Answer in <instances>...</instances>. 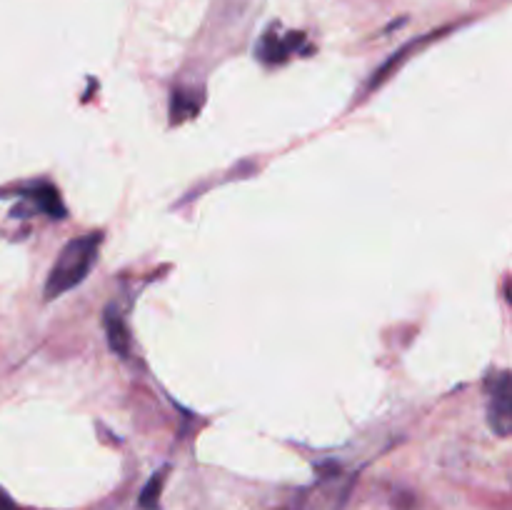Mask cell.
Here are the masks:
<instances>
[{
	"instance_id": "obj_1",
	"label": "cell",
	"mask_w": 512,
	"mask_h": 510,
	"mask_svg": "<svg viewBox=\"0 0 512 510\" xmlns=\"http://www.w3.org/2000/svg\"><path fill=\"white\" fill-rule=\"evenodd\" d=\"M100 248V233H88L83 238L70 240L63 248V253L58 255L55 265L50 268L48 280H45V300H55L63 293H68L70 288L80 285L85 280V275L90 273L95 263V255Z\"/></svg>"
},
{
	"instance_id": "obj_2",
	"label": "cell",
	"mask_w": 512,
	"mask_h": 510,
	"mask_svg": "<svg viewBox=\"0 0 512 510\" xmlns=\"http://www.w3.org/2000/svg\"><path fill=\"white\" fill-rule=\"evenodd\" d=\"M488 423L498 435H508L512 428V390H510V373L495 375L490 380V398H488Z\"/></svg>"
},
{
	"instance_id": "obj_3",
	"label": "cell",
	"mask_w": 512,
	"mask_h": 510,
	"mask_svg": "<svg viewBox=\"0 0 512 510\" xmlns=\"http://www.w3.org/2000/svg\"><path fill=\"white\" fill-rule=\"evenodd\" d=\"M298 40H303L300 33H290V38H280V35H275L273 30H270V33H265L263 40H260L258 58L265 60V63H280V60L288 58L290 50L295 48Z\"/></svg>"
},
{
	"instance_id": "obj_4",
	"label": "cell",
	"mask_w": 512,
	"mask_h": 510,
	"mask_svg": "<svg viewBox=\"0 0 512 510\" xmlns=\"http://www.w3.org/2000/svg\"><path fill=\"white\" fill-rule=\"evenodd\" d=\"M105 325H108L110 348L118 355H128V330H125L123 320H120L118 315H108Z\"/></svg>"
},
{
	"instance_id": "obj_5",
	"label": "cell",
	"mask_w": 512,
	"mask_h": 510,
	"mask_svg": "<svg viewBox=\"0 0 512 510\" xmlns=\"http://www.w3.org/2000/svg\"><path fill=\"white\" fill-rule=\"evenodd\" d=\"M160 490H163V473L153 475V478L148 480V485L143 488V493H140V508L143 510H158L160 508Z\"/></svg>"
},
{
	"instance_id": "obj_6",
	"label": "cell",
	"mask_w": 512,
	"mask_h": 510,
	"mask_svg": "<svg viewBox=\"0 0 512 510\" xmlns=\"http://www.w3.org/2000/svg\"><path fill=\"white\" fill-rule=\"evenodd\" d=\"M0 510H18V508H15V505H13V500H10L8 495L3 493V490H0Z\"/></svg>"
}]
</instances>
